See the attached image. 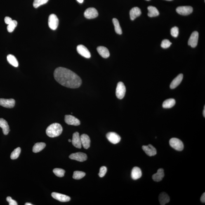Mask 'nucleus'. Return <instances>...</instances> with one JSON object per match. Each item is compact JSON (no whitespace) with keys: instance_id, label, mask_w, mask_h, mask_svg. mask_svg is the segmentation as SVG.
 Listing matches in <instances>:
<instances>
[{"instance_id":"f257e3e1","label":"nucleus","mask_w":205,"mask_h":205,"mask_svg":"<svg viewBox=\"0 0 205 205\" xmlns=\"http://www.w3.org/2000/svg\"><path fill=\"white\" fill-rule=\"evenodd\" d=\"M54 75L57 82L66 87L76 88L81 86V78L75 73L65 68H57L55 71Z\"/></svg>"},{"instance_id":"f03ea898","label":"nucleus","mask_w":205,"mask_h":205,"mask_svg":"<svg viewBox=\"0 0 205 205\" xmlns=\"http://www.w3.org/2000/svg\"><path fill=\"white\" fill-rule=\"evenodd\" d=\"M63 131L61 125L58 123H54L48 127L46 130V135L51 138H55L60 136Z\"/></svg>"},{"instance_id":"7ed1b4c3","label":"nucleus","mask_w":205,"mask_h":205,"mask_svg":"<svg viewBox=\"0 0 205 205\" xmlns=\"http://www.w3.org/2000/svg\"><path fill=\"white\" fill-rule=\"evenodd\" d=\"M170 146L178 151H182L184 148L183 142L179 139L177 138H172L169 140Z\"/></svg>"},{"instance_id":"20e7f679","label":"nucleus","mask_w":205,"mask_h":205,"mask_svg":"<svg viewBox=\"0 0 205 205\" xmlns=\"http://www.w3.org/2000/svg\"><path fill=\"white\" fill-rule=\"evenodd\" d=\"M126 93V88L124 84L122 82H119L117 84L116 94V97L119 99H122Z\"/></svg>"},{"instance_id":"39448f33","label":"nucleus","mask_w":205,"mask_h":205,"mask_svg":"<svg viewBox=\"0 0 205 205\" xmlns=\"http://www.w3.org/2000/svg\"><path fill=\"white\" fill-rule=\"evenodd\" d=\"M59 19L56 15L52 14L49 17L48 25L52 30H56L59 25Z\"/></svg>"},{"instance_id":"423d86ee","label":"nucleus","mask_w":205,"mask_h":205,"mask_svg":"<svg viewBox=\"0 0 205 205\" xmlns=\"http://www.w3.org/2000/svg\"><path fill=\"white\" fill-rule=\"evenodd\" d=\"M69 158L71 159L75 160L80 162H83L86 160L88 157L87 155L84 153L78 152L71 154L69 156Z\"/></svg>"},{"instance_id":"0eeeda50","label":"nucleus","mask_w":205,"mask_h":205,"mask_svg":"<svg viewBox=\"0 0 205 205\" xmlns=\"http://www.w3.org/2000/svg\"><path fill=\"white\" fill-rule=\"evenodd\" d=\"M193 11L192 7L189 6L179 7L176 8V12L179 14L184 16L190 15Z\"/></svg>"},{"instance_id":"6e6552de","label":"nucleus","mask_w":205,"mask_h":205,"mask_svg":"<svg viewBox=\"0 0 205 205\" xmlns=\"http://www.w3.org/2000/svg\"><path fill=\"white\" fill-rule=\"evenodd\" d=\"M199 33L197 31H194L192 33L188 41V45L192 48H195L197 46L198 41Z\"/></svg>"},{"instance_id":"1a4fd4ad","label":"nucleus","mask_w":205,"mask_h":205,"mask_svg":"<svg viewBox=\"0 0 205 205\" xmlns=\"http://www.w3.org/2000/svg\"><path fill=\"white\" fill-rule=\"evenodd\" d=\"M97 10L94 8H89L86 10L84 13L85 18L88 19H93L98 16Z\"/></svg>"},{"instance_id":"9d476101","label":"nucleus","mask_w":205,"mask_h":205,"mask_svg":"<svg viewBox=\"0 0 205 205\" xmlns=\"http://www.w3.org/2000/svg\"><path fill=\"white\" fill-rule=\"evenodd\" d=\"M15 101L13 99L0 98V105L6 108H12L15 107Z\"/></svg>"},{"instance_id":"9b49d317","label":"nucleus","mask_w":205,"mask_h":205,"mask_svg":"<svg viewBox=\"0 0 205 205\" xmlns=\"http://www.w3.org/2000/svg\"><path fill=\"white\" fill-rule=\"evenodd\" d=\"M107 140L111 143L116 144L119 143L121 140V137L117 134L115 132H109L106 135Z\"/></svg>"},{"instance_id":"f8f14e48","label":"nucleus","mask_w":205,"mask_h":205,"mask_svg":"<svg viewBox=\"0 0 205 205\" xmlns=\"http://www.w3.org/2000/svg\"><path fill=\"white\" fill-rule=\"evenodd\" d=\"M65 121L66 123L69 125L78 126L80 124V122L79 120L74 116L70 115H67L65 116Z\"/></svg>"},{"instance_id":"ddd939ff","label":"nucleus","mask_w":205,"mask_h":205,"mask_svg":"<svg viewBox=\"0 0 205 205\" xmlns=\"http://www.w3.org/2000/svg\"><path fill=\"white\" fill-rule=\"evenodd\" d=\"M77 51L79 55L85 58L88 59L91 57V53L86 47L83 45H80L78 46Z\"/></svg>"},{"instance_id":"4468645a","label":"nucleus","mask_w":205,"mask_h":205,"mask_svg":"<svg viewBox=\"0 0 205 205\" xmlns=\"http://www.w3.org/2000/svg\"><path fill=\"white\" fill-rule=\"evenodd\" d=\"M51 196L54 198L62 202H69L70 200V198L65 194L53 192L51 194Z\"/></svg>"},{"instance_id":"2eb2a0df","label":"nucleus","mask_w":205,"mask_h":205,"mask_svg":"<svg viewBox=\"0 0 205 205\" xmlns=\"http://www.w3.org/2000/svg\"><path fill=\"white\" fill-rule=\"evenodd\" d=\"M142 150L145 153L149 156H153L156 155L157 153V150L153 146L151 145H143L142 147Z\"/></svg>"},{"instance_id":"dca6fc26","label":"nucleus","mask_w":205,"mask_h":205,"mask_svg":"<svg viewBox=\"0 0 205 205\" xmlns=\"http://www.w3.org/2000/svg\"><path fill=\"white\" fill-rule=\"evenodd\" d=\"M72 142L73 145L76 148L79 149L81 148L82 144L80 136H79V133L78 132H76L73 134Z\"/></svg>"},{"instance_id":"f3484780","label":"nucleus","mask_w":205,"mask_h":205,"mask_svg":"<svg viewBox=\"0 0 205 205\" xmlns=\"http://www.w3.org/2000/svg\"><path fill=\"white\" fill-rule=\"evenodd\" d=\"M81 141L82 145L85 149H88L90 146L91 144V140L89 137L87 135H82L80 136Z\"/></svg>"},{"instance_id":"a211bd4d","label":"nucleus","mask_w":205,"mask_h":205,"mask_svg":"<svg viewBox=\"0 0 205 205\" xmlns=\"http://www.w3.org/2000/svg\"><path fill=\"white\" fill-rule=\"evenodd\" d=\"M164 176V170L162 168H160L158 170L157 173L152 175V178L154 181L159 182L162 180Z\"/></svg>"},{"instance_id":"6ab92c4d","label":"nucleus","mask_w":205,"mask_h":205,"mask_svg":"<svg viewBox=\"0 0 205 205\" xmlns=\"http://www.w3.org/2000/svg\"><path fill=\"white\" fill-rule=\"evenodd\" d=\"M142 173L141 169L138 167H135L132 170L131 177L133 180H137L141 178Z\"/></svg>"},{"instance_id":"aec40b11","label":"nucleus","mask_w":205,"mask_h":205,"mask_svg":"<svg viewBox=\"0 0 205 205\" xmlns=\"http://www.w3.org/2000/svg\"><path fill=\"white\" fill-rule=\"evenodd\" d=\"M141 12L140 8L138 7H135L130 10V19L131 20H135L137 17L141 15Z\"/></svg>"},{"instance_id":"412c9836","label":"nucleus","mask_w":205,"mask_h":205,"mask_svg":"<svg viewBox=\"0 0 205 205\" xmlns=\"http://www.w3.org/2000/svg\"><path fill=\"white\" fill-rule=\"evenodd\" d=\"M0 127L2 128L3 134L7 135L10 131L7 122L3 118L0 119Z\"/></svg>"},{"instance_id":"4be33fe9","label":"nucleus","mask_w":205,"mask_h":205,"mask_svg":"<svg viewBox=\"0 0 205 205\" xmlns=\"http://www.w3.org/2000/svg\"><path fill=\"white\" fill-rule=\"evenodd\" d=\"M183 79V74H180L177 76L175 79L172 81L170 87L171 89H174L178 87L180 84Z\"/></svg>"},{"instance_id":"5701e85b","label":"nucleus","mask_w":205,"mask_h":205,"mask_svg":"<svg viewBox=\"0 0 205 205\" xmlns=\"http://www.w3.org/2000/svg\"><path fill=\"white\" fill-rule=\"evenodd\" d=\"M97 51L99 54L104 58H107L110 55V53L107 49L104 46H98L97 48Z\"/></svg>"},{"instance_id":"b1692460","label":"nucleus","mask_w":205,"mask_h":205,"mask_svg":"<svg viewBox=\"0 0 205 205\" xmlns=\"http://www.w3.org/2000/svg\"><path fill=\"white\" fill-rule=\"evenodd\" d=\"M159 200L160 205H164L169 202L170 198L169 196L166 193L162 192L160 194Z\"/></svg>"},{"instance_id":"393cba45","label":"nucleus","mask_w":205,"mask_h":205,"mask_svg":"<svg viewBox=\"0 0 205 205\" xmlns=\"http://www.w3.org/2000/svg\"><path fill=\"white\" fill-rule=\"evenodd\" d=\"M149 13L148 16L150 17H153L158 16L159 15V12L155 7L150 6L147 8Z\"/></svg>"},{"instance_id":"a878e982","label":"nucleus","mask_w":205,"mask_h":205,"mask_svg":"<svg viewBox=\"0 0 205 205\" xmlns=\"http://www.w3.org/2000/svg\"><path fill=\"white\" fill-rule=\"evenodd\" d=\"M46 144L44 142H37L35 144L33 147L32 151L34 153H38L41 152L45 148Z\"/></svg>"},{"instance_id":"bb28decb","label":"nucleus","mask_w":205,"mask_h":205,"mask_svg":"<svg viewBox=\"0 0 205 205\" xmlns=\"http://www.w3.org/2000/svg\"><path fill=\"white\" fill-rule=\"evenodd\" d=\"M175 104V101L174 99L170 98L166 100L163 102V107L164 108H170L173 107Z\"/></svg>"},{"instance_id":"cd10ccee","label":"nucleus","mask_w":205,"mask_h":205,"mask_svg":"<svg viewBox=\"0 0 205 205\" xmlns=\"http://www.w3.org/2000/svg\"><path fill=\"white\" fill-rule=\"evenodd\" d=\"M7 60L10 64L13 66L17 67L18 66V62L15 56L12 55H9L7 56Z\"/></svg>"},{"instance_id":"c85d7f7f","label":"nucleus","mask_w":205,"mask_h":205,"mask_svg":"<svg viewBox=\"0 0 205 205\" xmlns=\"http://www.w3.org/2000/svg\"><path fill=\"white\" fill-rule=\"evenodd\" d=\"M113 23L114 24L115 31L116 33L121 35L122 34V29L120 25L119 21L116 18H113L112 19Z\"/></svg>"},{"instance_id":"c756f323","label":"nucleus","mask_w":205,"mask_h":205,"mask_svg":"<svg viewBox=\"0 0 205 205\" xmlns=\"http://www.w3.org/2000/svg\"><path fill=\"white\" fill-rule=\"evenodd\" d=\"M86 173L84 172L80 171H75L74 172L73 178L74 179L79 180L85 176Z\"/></svg>"},{"instance_id":"7c9ffc66","label":"nucleus","mask_w":205,"mask_h":205,"mask_svg":"<svg viewBox=\"0 0 205 205\" xmlns=\"http://www.w3.org/2000/svg\"><path fill=\"white\" fill-rule=\"evenodd\" d=\"M21 149L20 147H18L15 149L14 151L12 152L10 155V158L12 160H15L17 159L19 157V155L21 153Z\"/></svg>"},{"instance_id":"2f4dec72","label":"nucleus","mask_w":205,"mask_h":205,"mask_svg":"<svg viewBox=\"0 0 205 205\" xmlns=\"http://www.w3.org/2000/svg\"><path fill=\"white\" fill-rule=\"evenodd\" d=\"M17 26V22L16 20H12L10 23L8 24L7 29L8 32H12L15 30Z\"/></svg>"},{"instance_id":"473e14b6","label":"nucleus","mask_w":205,"mask_h":205,"mask_svg":"<svg viewBox=\"0 0 205 205\" xmlns=\"http://www.w3.org/2000/svg\"><path fill=\"white\" fill-rule=\"evenodd\" d=\"M53 172L57 176L60 178L64 177L65 172V170L60 168H55L53 169Z\"/></svg>"},{"instance_id":"72a5a7b5","label":"nucleus","mask_w":205,"mask_h":205,"mask_svg":"<svg viewBox=\"0 0 205 205\" xmlns=\"http://www.w3.org/2000/svg\"><path fill=\"white\" fill-rule=\"evenodd\" d=\"M49 0H34L33 6L34 8H37L40 6L47 3Z\"/></svg>"},{"instance_id":"f704fd0d","label":"nucleus","mask_w":205,"mask_h":205,"mask_svg":"<svg viewBox=\"0 0 205 205\" xmlns=\"http://www.w3.org/2000/svg\"><path fill=\"white\" fill-rule=\"evenodd\" d=\"M172 43L170 42L169 40L165 39L163 40L161 42V46L163 48L166 49L169 48L171 45Z\"/></svg>"},{"instance_id":"c9c22d12","label":"nucleus","mask_w":205,"mask_h":205,"mask_svg":"<svg viewBox=\"0 0 205 205\" xmlns=\"http://www.w3.org/2000/svg\"><path fill=\"white\" fill-rule=\"evenodd\" d=\"M171 36L173 37L176 38L178 37L179 34V30L178 27L175 26L172 28L171 30Z\"/></svg>"},{"instance_id":"e433bc0d","label":"nucleus","mask_w":205,"mask_h":205,"mask_svg":"<svg viewBox=\"0 0 205 205\" xmlns=\"http://www.w3.org/2000/svg\"><path fill=\"white\" fill-rule=\"evenodd\" d=\"M107 168L106 167L104 166L101 167L100 169L99 173L98 174L100 178L103 177L105 175L106 173H107Z\"/></svg>"},{"instance_id":"4c0bfd02","label":"nucleus","mask_w":205,"mask_h":205,"mask_svg":"<svg viewBox=\"0 0 205 205\" xmlns=\"http://www.w3.org/2000/svg\"><path fill=\"white\" fill-rule=\"evenodd\" d=\"M6 200L7 201L8 203H9V205H18V204H17L16 201L12 199V198L9 197V196H8V197L7 198Z\"/></svg>"},{"instance_id":"58836bf2","label":"nucleus","mask_w":205,"mask_h":205,"mask_svg":"<svg viewBox=\"0 0 205 205\" xmlns=\"http://www.w3.org/2000/svg\"><path fill=\"white\" fill-rule=\"evenodd\" d=\"M12 19L10 17H5L4 21L5 23L7 24H9L10 22L12 21Z\"/></svg>"},{"instance_id":"ea45409f","label":"nucleus","mask_w":205,"mask_h":205,"mask_svg":"<svg viewBox=\"0 0 205 205\" xmlns=\"http://www.w3.org/2000/svg\"><path fill=\"white\" fill-rule=\"evenodd\" d=\"M201 202L203 203H205V193H203L202 194V196H201Z\"/></svg>"},{"instance_id":"a19ab883","label":"nucleus","mask_w":205,"mask_h":205,"mask_svg":"<svg viewBox=\"0 0 205 205\" xmlns=\"http://www.w3.org/2000/svg\"><path fill=\"white\" fill-rule=\"evenodd\" d=\"M77 1L79 3H82L84 1V0H77Z\"/></svg>"},{"instance_id":"79ce46f5","label":"nucleus","mask_w":205,"mask_h":205,"mask_svg":"<svg viewBox=\"0 0 205 205\" xmlns=\"http://www.w3.org/2000/svg\"><path fill=\"white\" fill-rule=\"evenodd\" d=\"M203 116H204V117H205V106H204V111H203Z\"/></svg>"},{"instance_id":"37998d69","label":"nucleus","mask_w":205,"mask_h":205,"mask_svg":"<svg viewBox=\"0 0 205 205\" xmlns=\"http://www.w3.org/2000/svg\"><path fill=\"white\" fill-rule=\"evenodd\" d=\"M25 205H32V204L30 203H26L25 204Z\"/></svg>"},{"instance_id":"c03bdc74","label":"nucleus","mask_w":205,"mask_h":205,"mask_svg":"<svg viewBox=\"0 0 205 205\" xmlns=\"http://www.w3.org/2000/svg\"><path fill=\"white\" fill-rule=\"evenodd\" d=\"M69 142H72V140H70V139H69Z\"/></svg>"},{"instance_id":"a18cd8bd","label":"nucleus","mask_w":205,"mask_h":205,"mask_svg":"<svg viewBox=\"0 0 205 205\" xmlns=\"http://www.w3.org/2000/svg\"><path fill=\"white\" fill-rule=\"evenodd\" d=\"M166 1H171L172 0H166Z\"/></svg>"},{"instance_id":"49530a36","label":"nucleus","mask_w":205,"mask_h":205,"mask_svg":"<svg viewBox=\"0 0 205 205\" xmlns=\"http://www.w3.org/2000/svg\"><path fill=\"white\" fill-rule=\"evenodd\" d=\"M147 1H149V0H147Z\"/></svg>"}]
</instances>
